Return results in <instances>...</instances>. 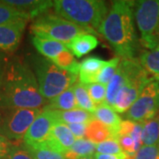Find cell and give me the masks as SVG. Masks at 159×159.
Returning a JSON list of instances; mask_svg holds the SVG:
<instances>
[{
    "label": "cell",
    "mask_w": 159,
    "mask_h": 159,
    "mask_svg": "<svg viewBox=\"0 0 159 159\" xmlns=\"http://www.w3.org/2000/svg\"><path fill=\"white\" fill-rule=\"evenodd\" d=\"M48 102L40 93L33 69L19 58H7L0 83V108L43 109Z\"/></svg>",
    "instance_id": "cell-1"
},
{
    "label": "cell",
    "mask_w": 159,
    "mask_h": 159,
    "mask_svg": "<svg viewBox=\"0 0 159 159\" xmlns=\"http://www.w3.org/2000/svg\"><path fill=\"white\" fill-rule=\"evenodd\" d=\"M134 1H114L100 29L118 56L122 59H134L140 41L135 30Z\"/></svg>",
    "instance_id": "cell-2"
},
{
    "label": "cell",
    "mask_w": 159,
    "mask_h": 159,
    "mask_svg": "<svg viewBox=\"0 0 159 159\" xmlns=\"http://www.w3.org/2000/svg\"><path fill=\"white\" fill-rule=\"evenodd\" d=\"M53 11L89 34H100L102 24L109 11L107 3L102 0H56Z\"/></svg>",
    "instance_id": "cell-3"
},
{
    "label": "cell",
    "mask_w": 159,
    "mask_h": 159,
    "mask_svg": "<svg viewBox=\"0 0 159 159\" xmlns=\"http://www.w3.org/2000/svg\"><path fill=\"white\" fill-rule=\"evenodd\" d=\"M31 62L40 93L48 101L73 87L79 78L76 74L57 67L49 58L41 55L33 56Z\"/></svg>",
    "instance_id": "cell-4"
},
{
    "label": "cell",
    "mask_w": 159,
    "mask_h": 159,
    "mask_svg": "<svg viewBox=\"0 0 159 159\" xmlns=\"http://www.w3.org/2000/svg\"><path fill=\"white\" fill-rule=\"evenodd\" d=\"M30 32L32 35L57 41L66 46L77 35L89 34L86 29L51 11H46L34 19L30 26Z\"/></svg>",
    "instance_id": "cell-5"
},
{
    "label": "cell",
    "mask_w": 159,
    "mask_h": 159,
    "mask_svg": "<svg viewBox=\"0 0 159 159\" xmlns=\"http://www.w3.org/2000/svg\"><path fill=\"white\" fill-rule=\"evenodd\" d=\"M134 14L141 34L140 43L152 50L159 43V0L137 1Z\"/></svg>",
    "instance_id": "cell-6"
},
{
    "label": "cell",
    "mask_w": 159,
    "mask_h": 159,
    "mask_svg": "<svg viewBox=\"0 0 159 159\" xmlns=\"http://www.w3.org/2000/svg\"><path fill=\"white\" fill-rule=\"evenodd\" d=\"M151 80L153 78L142 67L139 60L132 59L127 79L119 91L112 109L116 112L125 113Z\"/></svg>",
    "instance_id": "cell-7"
},
{
    "label": "cell",
    "mask_w": 159,
    "mask_h": 159,
    "mask_svg": "<svg viewBox=\"0 0 159 159\" xmlns=\"http://www.w3.org/2000/svg\"><path fill=\"white\" fill-rule=\"evenodd\" d=\"M42 109L0 108V134L11 142L23 141Z\"/></svg>",
    "instance_id": "cell-8"
},
{
    "label": "cell",
    "mask_w": 159,
    "mask_h": 159,
    "mask_svg": "<svg viewBox=\"0 0 159 159\" xmlns=\"http://www.w3.org/2000/svg\"><path fill=\"white\" fill-rule=\"evenodd\" d=\"M159 112V82L151 80L143 89L136 101L125 113L126 119L143 123L152 119Z\"/></svg>",
    "instance_id": "cell-9"
},
{
    "label": "cell",
    "mask_w": 159,
    "mask_h": 159,
    "mask_svg": "<svg viewBox=\"0 0 159 159\" xmlns=\"http://www.w3.org/2000/svg\"><path fill=\"white\" fill-rule=\"evenodd\" d=\"M56 118L53 111L42 109V111L35 118L23 139V143L29 146L39 145L46 142L51 135V132Z\"/></svg>",
    "instance_id": "cell-10"
},
{
    "label": "cell",
    "mask_w": 159,
    "mask_h": 159,
    "mask_svg": "<svg viewBox=\"0 0 159 159\" xmlns=\"http://www.w3.org/2000/svg\"><path fill=\"white\" fill-rule=\"evenodd\" d=\"M28 21V20H19L16 21L0 25L1 52H13L17 50Z\"/></svg>",
    "instance_id": "cell-11"
},
{
    "label": "cell",
    "mask_w": 159,
    "mask_h": 159,
    "mask_svg": "<svg viewBox=\"0 0 159 159\" xmlns=\"http://www.w3.org/2000/svg\"><path fill=\"white\" fill-rule=\"evenodd\" d=\"M76 140L68 125L60 121H56L51 129L49 140L39 145H45L56 151L65 154L74 145Z\"/></svg>",
    "instance_id": "cell-12"
},
{
    "label": "cell",
    "mask_w": 159,
    "mask_h": 159,
    "mask_svg": "<svg viewBox=\"0 0 159 159\" xmlns=\"http://www.w3.org/2000/svg\"><path fill=\"white\" fill-rule=\"evenodd\" d=\"M132 59H122L120 58L117 71L112 77V79L110 80L107 85V91H106V98H105V104L111 106L112 108L115 102L116 97L124 85L125 80L127 79V76L130 70V65Z\"/></svg>",
    "instance_id": "cell-13"
},
{
    "label": "cell",
    "mask_w": 159,
    "mask_h": 159,
    "mask_svg": "<svg viewBox=\"0 0 159 159\" xmlns=\"http://www.w3.org/2000/svg\"><path fill=\"white\" fill-rule=\"evenodd\" d=\"M8 5L16 8L27 17L34 20L53 6V1L48 0H5Z\"/></svg>",
    "instance_id": "cell-14"
},
{
    "label": "cell",
    "mask_w": 159,
    "mask_h": 159,
    "mask_svg": "<svg viewBox=\"0 0 159 159\" xmlns=\"http://www.w3.org/2000/svg\"><path fill=\"white\" fill-rule=\"evenodd\" d=\"M106 61L97 56H91L80 63L79 80L82 84L97 82V76L105 65Z\"/></svg>",
    "instance_id": "cell-15"
},
{
    "label": "cell",
    "mask_w": 159,
    "mask_h": 159,
    "mask_svg": "<svg viewBox=\"0 0 159 159\" xmlns=\"http://www.w3.org/2000/svg\"><path fill=\"white\" fill-rule=\"evenodd\" d=\"M118 132L110 128L108 126L102 124L97 119H94L87 124L85 139L98 144L111 139L118 140Z\"/></svg>",
    "instance_id": "cell-16"
},
{
    "label": "cell",
    "mask_w": 159,
    "mask_h": 159,
    "mask_svg": "<svg viewBox=\"0 0 159 159\" xmlns=\"http://www.w3.org/2000/svg\"><path fill=\"white\" fill-rule=\"evenodd\" d=\"M31 42L41 56L49 58L51 60L58 56L63 51L69 50L67 46L60 42L51 39H44L34 35L31 36Z\"/></svg>",
    "instance_id": "cell-17"
},
{
    "label": "cell",
    "mask_w": 159,
    "mask_h": 159,
    "mask_svg": "<svg viewBox=\"0 0 159 159\" xmlns=\"http://www.w3.org/2000/svg\"><path fill=\"white\" fill-rule=\"evenodd\" d=\"M99 44V41L92 34H82L77 35L69 43V51L74 57H81L95 50Z\"/></svg>",
    "instance_id": "cell-18"
},
{
    "label": "cell",
    "mask_w": 159,
    "mask_h": 159,
    "mask_svg": "<svg viewBox=\"0 0 159 159\" xmlns=\"http://www.w3.org/2000/svg\"><path fill=\"white\" fill-rule=\"evenodd\" d=\"M138 60L153 80L159 82V43L152 50L142 51Z\"/></svg>",
    "instance_id": "cell-19"
},
{
    "label": "cell",
    "mask_w": 159,
    "mask_h": 159,
    "mask_svg": "<svg viewBox=\"0 0 159 159\" xmlns=\"http://www.w3.org/2000/svg\"><path fill=\"white\" fill-rule=\"evenodd\" d=\"M78 108L77 102L75 100L73 88H69L68 89L64 91L59 96L53 98L48 102V104L43 109L49 111H71Z\"/></svg>",
    "instance_id": "cell-20"
},
{
    "label": "cell",
    "mask_w": 159,
    "mask_h": 159,
    "mask_svg": "<svg viewBox=\"0 0 159 159\" xmlns=\"http://www.w3.org/2000/svg\"><path fill=\"white\" fill-rule=\"evenodd\" d=\"M53 112L57 121H60L66 125L80 124V123L88 124L92 119H95L93 114L80 108L74 109L71 111H53Z\"/></svg>",
    "instance_id": "cell-21"
},
{
    "label": "cell",
    "mask_w": 159,
    "mask_h": 159,
    "mask_svg": "<svg viewBox=\"0 0 159 159\" xmlns=\"http://www.w3.org/2000/svg\"><path fill=\"white\" fill-rule=\"evenodd\" d=\"M93 115L95 119L100 121L102 124L105 125L106 126L117 131L119 134V125L122 122V119L111 106H109L105 103L99 105L97 107Z\"/></svg>",
    "instance_id": "cell-22"
},
{
    "label": "cell",
    "mask_w": 159,
    "mask_h": 159,
    "mask_svg": "<svg viewBox=\"0 0 159 159\" xmlns=\"http://www.w3.org/2000/svg\"><path fill=\"white\" fill-rule=\"evenodd\" d=\"M97 148V144L83 139H77L74 145L64 154L66 159H80L93 156Z\"/></svg>",
    "instance_id": "cell-23"
},
{
    "label": "cell",
    "mask_w": 159,
    "mask_h": 159,
    "mask_svg": "<svg viewBox=\"0 0 159 159\" xmlns=\"http://www.w3.org/2000/svg\"><path fill=\"white\" fill-rule=\"evenodd\" d=\"M142 145H159V115L142 123Z\"/></svg>",
    "instance_id": "cell-24"
},
{
    "label": "cell",
    "mask_w": 159,
    "mask_h": 159,
    "mask_svg": "<svg viewBox=\"0 0 159 159\" xmlns=\"http://www.w3.org/2000/svg\"><path fill=\"white\" fill-rule=\"evenodd\" d=\"M72 88L74 90V97H75L78 108L84 110L86 111L90 112L92 114L94 113L97 109V105L91 100L88 90L86 89L85 84H82L79 81V82H76Z\"/></svg>",
    "instance_id": "cell-25"
},
{
    "label": "cell",
    "mask_w": 159,
    "mask_h": 159,
    "mask_svg": "<svg viewBox=\"0 0 159 159\" xmlns=\"http://www.w3.org/2000/svg\"><path fill=\"white\" fill-rule=\"evenodd\" d=\"M51 61L54 65H56L57 67L63 69V70H66V71H68L70 73H73V74L79 76L80 63L76 61L73 53L69 50L63 51L62 53H60L55 58L51 59Z\"/></svg>",
    "instance_id": "cell-26"
},
{
    "label": "cell",
    "mask_w": 159,
    "mask_h": 159,
    "mask_svg": "<svg viewBox=\"0 0 159 159\" xmlns=\"http://www.w3.org/2000/svg\"><path fill=\"white\" fill-rule=\"evenodd\" d=\"M24 145L34 159H66L63 153L56 151L45 145Z\"/></svg>",
    "instance_id": "cell-27"
},
{
    "label": "cell",
    "mask_w": 159,
    "mask_h": 159,
    "mask_svg": "<svg viewBox=\"0 0 159 159\" xmlns=\"http://www.w3.org/2000/svg\"><path fill=\"white\" fill-rule=\"evenodd\" d=\"M19 20H28L29 19L22 12L18 11L16 8L8 5L5 0L0 1V25L16 21Z\"/></svg>",
    "instance_id": "cell-28"
},
{
    "label": "cell",
    "mask_w": 159,
    "mask_h": 159,
    "mask_svg": "<svg viewBox=\"0 0 159 159\" xmlns=\"http://www.w3.org/2000/svg\"><path fill=\"white\" fill-rule=\"evenodd\" d=\"M119 62H120V57H115L106 61L105 65L103 66L101 72L97 76V82L103 84V85H108L110 80L112 79V77L117 71Z\"/></svg>",
    "instance_id": "cell-29"
},
{
    "label": "cell",
    "mask_w": 159,
    "mask_h": 159,
    "mask_svg": "<svg viewBox=\"0 0 159 159\" xmlns=\"http://www.w3.org/2000/svg\"><path fill=\"white\" fill-rule=\"evenodd\" d=\"M85 86L91 100L97 105V107L105 103L107 86L98 82L85 84Z\"/></svg>",
    "instance_id": "cell-30"
},
{
    "label": "cell",
    "mask_w": 159,
    "mask_h": 159,
    "mask_svg": "<svg viewBox=\"0 0 159 159\" xmlns=\"http://www.w3.org/2000/svg\"><path fill=\"white\" fill-rule=\"evenodd\" d=\"M97 153L105 154V155H115V156H123L125 152L121 148L118 140L111 139L105 142L97 144L96 148Z\"/></svg>",
    "instance_id": "cell-31"
},
{
    "label": "cell",
    "mask_w": 159,
    "mask_h": 159,
    "mask_svg": "<svg viewBox=\"0 0 159 159\" xmlns=\"http://www.w3.org/2000/svg\"><path fill=\"white\" fill-rule=\"evenodd\" d=\"M133 159H159V145H142Z\"/></svg>",
    "instance_id": "cell-32"
},
{
    "label": "cell",
    "mask_w": 159,
    "mask_h": 159,
    "mask_svg": "<svg viewBox=\"0 0 159 159\" xmlns=\"http://www.w3.org/2000/svg\"><path fill=\"white\" fill-rule=\"evenodd\" d=\"M118 142H119L121 148L123 149V151L130 157H134L137 151L139 150V148L137 147L135 142L129 135L119 136L118 138Z\"/></svg>",
    "instance_id": "cell-33"
},
{
    "label": "cell",
    "mask_w": 159,
    "mask_h": 159,
    "mask_svg": "<svg viewBox=\"0 0 159 159\" xmlns=\"http://www.w3.org/2000/svg\"><path fill=\"white\" fill-rule=\"evenodd\" d=\"M5 159H34L24 144H15Z\"/></svg>",
    "instance_id": "cell-34"
},
{
    "label": "cell",
    "mask_w": 159,
    "mask_h": 159,
    "mask_svg": "<svg viewBox=\"0 0 159 159\" xmlns=\"http://www.w3.org/2000/svg\"><path fill=\"white\" fill-rule=\"evenodd\" d=\"M15 144V142H11L7 138L0 134V157L5 158Z\"/></svg>",
    "instance_id": "cell-35"
},
{
    "label": "cell",
    "mask_w": 159,
    "mask_h": 159,
    "mask_svg": "<svg viewBox=\"0 0 159 159\" xmlns=\"http://www.w3.org/2000/svg\"><path fill=\"white\" fill-rule=\"evenodd\" d=\"M68 127L73 133V134L76 139H83L85 137L87 124L86 123H80V124H69Z\"/></svg>",
    "instance_id": "cell-36"
},
{
    "label": "cell",
    "mask_w": 159,
    "mask_h": 159,
    "mask_svg": "<svg viewBox=\"0 0 159 159\" xmlns=\"http://www.w3.org/2000/svg\"><path fill=\"white\" fill-rule=\"evenodd\" d=\"M133 157L125 154L123 156H115V155H105V154H94V159H133Z\"/></svg>",
    "instance_id": "cell-37"
},
{
    "label": "cell",
    "mask_w": 159,
    "mask_h": 159,
    "mask_svg": "<svg viewBox=\"0 0 159 159\" xmlns=\"http://www.w3.org/2000/svg\"><path fill=\"white\" fill-rule=\"evenodd\" d=\"M6 62H7V57L6 56V54L4 52L0 51V83H1V80H2L4 71H5V68H6Z\"/></svg>",
    "instance_id": "cell-38"
},
{
    "label": "cell",
    "mask_w": 159,
    "mask_h": 159,
    "mask_svg": "<svg viewBox=\"0 0 159 159\" xmlns=\"http://www.w3.org/2000/svg\"><path fill=\"white\" fill-rule=\"evenodd\" d=\"M80 159H94L93 157H83V158H80Z\"/></svg>",
    "instance_id": "cell-39"
},
{
    "label": "cell",
    "mask_w": 159,
    "mask_h": 159,
    "mask_svg": "<svg viewBox=\"0 0 159 159\" xmlns=\"http://www.w3.org/2000/svg\"><path fill=\"white\" fill-rule=\"evenodd\" d=\"M0 159H5L4 157H0Z\"/></svg>",
    "instance_id": "cell-40"
}]
</instances>
